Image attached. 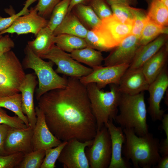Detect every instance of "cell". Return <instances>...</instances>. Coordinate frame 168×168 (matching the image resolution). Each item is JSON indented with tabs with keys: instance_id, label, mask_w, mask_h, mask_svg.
Returning <instances> with one entry per match:
<instances>
[{
	"instance_id": "1",
	"label": "cell",
	"mask_w": 168,
	"mask_h": 168,
	"mask_svg": "<svg viewBox=\"0 0 168 168\" xmlns=\"http://www.w3.org/2000/svg\"><path fill=\"white\" fill-rule=\"evenodd\" d=\"M66 86L49 91L38 100L49 128L62 141L93 139L96 133L86 85L79 78L68 77Z\"/></svg>"
},
{
	"instance_id": "2",
	"label": "cell",
	"mask_w": 168,
	"mask_h": 168,
	"mask_svg": "<svg viewBox=\"0 0 168 168\" xmlns=\"http://www.w3.org/2000/svg\"><path fill=\"white\" fill-rule=\"evenodd\" d=\"M125 140L122 154L128 161H132L136 168H151L156 166L161 157L159 139L148 132L137 136L130 129H123Z\"/></svg>"
},
{
	"instance_id": "3",
	"label": "cell",
	"mask_w": 168,
	"mask_h": 168,
	"mask_svg": "<svg viewBox=\"0 0 168 168\" xmlns=\"http://www.w3.org/2000/svg\"><path fill=\"white\" fill-rule=\"evenodd\" d=\"M118 110L114 121L123 129H132L139 136L149 132L144 92L134 95L122 94Z\"/></svg>"
},
{
	"instance_id": "4",
	"label": "cell",
	"mask_w": 168,
	"mask_h": 168,
	"mask_svg": "<svg viewBox=\"0 0 168 168\" xmlns=\"http://www.w3.org/2000/svg\"><path fill=\"white\" fill-rule=\"evenodd\" d=\"M109 85L110 91H105L95 83L86 85L97 130L105 126L109 120L114 121L118 114L122 94L119 91L117 85Z\"/></svg>"
},
{
	"instance_id": "5",
	"label": "cell",
	"mask_w": 168,
	"mask_h": 168,
	"mask_svg": "<svg viewBox=\"0 0 168 168\" xmlns=\"http://www.w3.org/2000/svg\"><path fill=\"white\" fill-rule=\"evenodd\" d=\"M22 65L24 68L34 70L38 80V87L35 94L38 100L43 95L50 91L65 87L68 83L66 76L61 77L53 68L54 63L47 62L34 53L26 45Z\"/></svg>"
},
{
	"instance_id": "6",
	"label": "cell",
	"mask_w": 168,
	"mask_h": 168,
	"mask_svg": "<svg viewBox=\"0 0 168 168\" xmlns=\"http://www.w3.org/2000/svg\"><path fill=\"white\" fill-rule=\"evenodd\" d=\"M22 64L11 50L0 56V97L19 92L26 74Z\"/></svg>"
},
{
	"instance_id": "7",
	"label": "cell",
	"mask_w": 168,
	"mask_h": 168,
	"mask_svg": "<svg viewBox=\"0 0 168 168\" xmlns=\"http://www.w3.org/2000/svg\"><path fill=\"white\" fill-rule=\"evenodd\" d=\"M40 57L52 61L57 66L55 70L57 73L68 77L79 79L89 74L93 70L74 60L70 54L61 49L55 44Z\"/></svg>"
},
{
	"instance_id": "8",
	"label": "cell",
	"mask_w": 168,
	"mask_h": 168,
	"mask_svg": "<svg viewBox=\"0 0 168 168\" xmlns=\"http://www.w3.org/2000/svg\"><path fill=\"white\" fill-rule=\"evenodd\" d=\"M85 150L90 168H108L111 159L112 149L110 135L104 126L97 130L91 146Z\"/></svg>"
},
{
	"instance_id": "9",
	"label": "cell",
	"mask_w": 168,
	"mask_h": 168,
	"mask_svg": "<svg viewBox=\"0 0 168 168\" xmlns=\"http://www.w3.org/2000/svg\"><path fill=\"white\" fill-rule=\"evenodd\" d=\"M93 139L82 142L74 138L67 141L58 161L66 168H90L85 149L92 144Z\"/></svg>"
},
{
	"instance_id": "10",
	"label": "cell",
	"mask_w": 168,
	"mask_h": 168,
	"mask_svg": "<svg viewBox=\"0 0 168 168\" xmlns=\"http://www.w3.org/2000/svg\"><path fill=\"white\" fill-rule=\"evenodd\" d=\"M168 87L167 65L156 78L149 84L147 90L149 94V105L147 110L154 122L161 121L165 111L161 109L160 103Z\"/></svg>"
},
{
	"instance_id": "11",
	"label": "cell",
	"mask_w": 168,
	"mask_h": 168,
	"mask_svg": "<svg viewBox=\"0 0 168 168\" xmlns=\"http://www.w3.org/2000/svg\"><path fill=\"white\" fill-rule=\"evenodd\" d=\"M133 25L122 22L113 14L102 20L100 26L96 29L112 50L131 34Z\"/></svg>"
},
{
	"instance_id": "12",
	"label": "cell",
	"mask_w": 168,
	"mask_h": 168,
	"mask_svg": "<svg viewBox=\"0 0 168 168\" xmlns=\"http://www.w3.org/2000/svg\"><path fill=\"white\" fill-rule=\"evenodd\" d=\"M129 65L122 64L104 67L101 66L93 69L91 73L81 77L79 79L85 85L89 83H95L100 89L108 85L114 84L118 85Z\"/></svg>"
},
{
	"instance_id": "13",
	"label": "cell",
	"mask_w": 168,
	"mask_h": 168,
	"mask_svg": "<svg viewBox=\"0 0 168 168\" xmlns=\"http://www.w3.org/2000/svg\"><path fill=\"white\" fill-rule=\"evenodd\" d=\"M48 21L38 14L35 7H31L28 14L18 17L9 27L0 32V35L32 33L36 36L42 28L47 26Z\"/></svg>"
},
{
	"instance_id": "14",
	"label": "cell",
	"mask_w": 168,
	"mask_h": 168,
	"mask_svg": "<svg viewBox=\"0 0 168 168\" xmlns=\"http://www.w3.org/2000/svg\"><path fill=\"white\" fill-rule=\"evenodd\" d=\"M139 38L130 34L110 51L104 60V66L130 64L141 46Z\"/></svg>"
},
{
	"instance_id": "15",
	"label": "cell",
	"mask_w": 168,
	"mask_h": 168,
	"mask_svg": "<svg viewBox=\"0 0 168 168\" xmlns=\"http://www.w3.org/2000/svg\"><path fill=\"white\" fill-rule=\"evenodd\" d=\"M35 109L37 120L31 139L33 151L45 150L58 146L62 141L55 136L49 130L42 111L38 106Z\"/></svg>"
},
{
	"instance_id": "16",
	"label": "cell",
	"mask_w": 168,
	"mask_h": 168,
	"mask_svg": "<svg viewBox=\"0 0 168 168\" xmlns=\"http://www.w3.org/2000/svg\"><path fill=\"white\" fill-rule=\"evenodd\" d=\"M35 73L26 74L19 87L22 99V110L27 116L30 127L34 129L37 118L34 106V96L35 87L38 84Z\"/></svg>"
},
{
	"instance_id": "17",
	"label": "cell",
	"mask_w": 168,
	"mask_h": 168,
	"mask_svg": "<svg viewBox=\"0 0 168 168\" xmlns=\"http://www.w3.org/2000/svg\"><path fill=\"white\" fill-rule=\"evenodd\" d=\"M33 131L30 127L23 129L12 128L7 133L4 145L6 154L19 152L25 154L32 151L31 139Z\"/></svg>"
},
{
	"instance_id": "18",
	"label": "cell",
	"mask_w": 168,
	"mask_h": 168,
	"mask_svg": "<svg viewBox=\"0 0 168 168\" xmlns=\"http://www.w3.org/2000/svg\"><path fill=\"white\" fill-rule=\"evenodd\" d=\"M113 120H110L105 126L109 133L111 143L112 154L108 168H129L130 164L122 156V150L125 137L121 127L114 125Z\"/></svg>"
},
{
	"instance_id": "19",
	"label": "cell",
	"mask_w": 168,
	"mask_h": 168,
	"mask_svg": "<svg viewBox=\"0 0 168 168\" xmlns=\"http://www.w3.org/2000/svg\"><path fill=\"white\" fill-rule=\"evenodd\" d=\"M149 85L141 68L132 69L128 68L117 86L122 94L134 95L147 91Z\"/></svg>"
},
{
	"instance_id": "20",
	"label": "cell",
	"mask_w": 168,
	"mask_h": 168,
	"mask_svg": "<svg viewBox=\"0 0 168 168\" xmlns=\"http://www.w3.org/2000/svg\"><path fill=\"white\" fill-rule=\"evenodd\" d=\"M167 34H162L148 44L141 46L128 69H132L142 68L145 62L167 43Z\"/></svg>"
},
{
	"instance_id": "21",
	"label": "cell",
	"mask_w": 168,
	"mask_h": 168,
	"mask_svg": "<svg viewBox=\"0 0 168 168\" xmlns=\"http://www.w3.org/2000/svg\"><path fill=\"white\" fill-rule=\"evenodd\" d=\"M168 55V46L166 43L142 66L143 72L149 84L156 78L167 65Z\"/></svg>"
},
{
	"instance_id": "22",
	"label": "cell",
	"mask_w": 168,
	"mask_h": 168,
	"mask_svg": "<svg viewBox=\"0 0 168 168\" xmlns=\"http://www.w3.org/2000/svg\"><path fill=\"white\" fill-rule=\"evenodd\" d=\"M88 30L72 11L68 13L53 31L55 36L62 34L74 35L84 38Z\"/></svg>"
},
{
	"instance_id": "23",
	"label": "cell",
	"mask_w": 168,
	"mask_h": 168,
	"mask_svg": "<svg viewBox=\"0 0 168 168\" xmlns=\"http://www.w3.org/2000/svg\"><path fill=\"white\" fill-rule=\"evenodd\" d=\"M54 36L53 31L46 26L40 30L35 39L28 41L27 45L34 53L40 57L55 44Z\"/></svg>"
},
{
	"instance_id": "24",
	"label": "cell",
	"mask_w": 168,
	"mask_h": 168,
	"mask_svg": "<svg viewBox=\"0 0 168 168\" xmlns=\"http://www.w3.org/2000/svg\"><path fill=\"white\" fill-rule=\"evenodd\" d=\"M70 54L74 60L84 63L92 69L102 66L104 60L101 52L88 46L75 50Z\"/></svg>"
},
{
	"instance_id": "25",
	"label": "cell",
	"mask_w": 168,
	"mask_h": 168,
	"mask_svg": "<svg viewBox=\"0 0 168 168\" xmlns=\"http://www.w3.org/2000/svg\"><path fill=\"white\" fill-rule=\"evenodd\" d=\"M71 11L88 30L97 28L101 24V20L89 5L77 4L73 7Z\"/></svg>"
},
{
	"instance_id": "26",
	"label": "cell",
	"mask_w": 168,
	"mask_h": 168,
	"mask_svg": "<svg viewBox=\"0 0 168 168\" xmlns=\"http://www.w3.org/2000/svg\"><path fill=\"white\" fill-rule=\"evenodd\" d=\"M54 41L59 48L70 53L75 50L87 46L84 38L69 34H62L54 36Z\"/></svg>"
},
{
	"instance_id": "27",
	"label": "cell",
	"mask_w": 168,
	"mask_h": 168,
	"mask_svg": "<svg viewBox=\"0 0 168 168\" xmlns=\"http://www.w3.org/2000/svg\"><path fill=\"white\" fill-rule=\"evenodd\" d=\"M147 16L149 20L162 27H167L168 7L159 0H151Z\"/></svg>"
},
{
	"instance_id": "28",
	"label": "cell",
	"mask_w": 168,
	"mask_h": 168,
	"mask_svg": "<svg viewBox=\"0 0 168 168\" xmlns=\"http://www.w3.org/2000/svg\"><path fill=\"white\" fill-rule=\"evenodd\" d=\"M0 107L4 108L14 112L21 119L27 127H30L27 116L22 110V99L21 93L0 97Z\"/></svg>"
},
{
	"instance_id": "29",
	"label": "cell",
	"mask_w": 168,
	"mask_h": 168,
	"mask_svg": "<svg viewBox=\"0 0 168 168\" xmlns=\"http://www.w3.org/2000/svg\"><path fill=\"white\" fill-rule=\"evenodd\" d=\"M167 33V27L161 26L148 19L139 38L140 44L141 46L145 45L160 35Z\"/></svg>"
},
{
	"instance_id": "30",
	"label": "cell",
	"mask_w": 168,
	"mask_h": 168,
	"mask_svg": "<svg viewBox=\"0 0 168 168\" xmlns=\"http://www.w3.org/2000/svg\"><path fill=\"white\" fill-rule=\"evenodd\" d=\"M71 0H62L53 9L47 25L53 31L60 24L68 13Z\"/></svg>"
},
{
	"instance_id": "31",
	"label": "cell",
	"mask_w": 168,
	"mask_h": 168,
	"mask_svg": "<svg viewBox=\"0 0 168 168\" xmlns=\"http://www.w3.org/2000/svg\"><path fill=\"white\" fill-rule=\"evenodd\" d=\"M45 151L40 149L25 154L16 168H40L45 157Z\"/></svg>"
},
{
	"instance_id": "32",
	"label": "cell",
	"mask_w": 168,
	"mask_h": 168,
	"mask_svg": "<svg viewBox=\"0 0 168 168\" xmlns=\"http://www.w3.org/2000/svg\"><path fill=\"white\" fill-rule=\"evenodd\" d=\"M131 9L133 19L131 34L139 38L142 31L148 20L147 14L142 9L135 8L131 6Z\"/></svg>"
},
{
	"instance_id": "33",
	"label": "cell",
	"mask_w": 168,
	"mask_h": 168,
	"mask_svg": "<svg viewBox=\"0 0 168 168\" xmlns=\"http://www.w3.org/2000/svg\"><path fill=\"white\" fill-rule=\"evenodd\" d=\"M88 46L100 52L110 51L105 40L96 29L88 30L84 38Z\"/></svg>"
},
{
	"instance_id": "34",
	"label": "cell",
	"mask_w": 168,
	"mask_h": 168,
	"mask_svg": "<svg viewBox=\"0 0 168 168\" xmlns=\"http://www.w3.org/2000/svg\"><path fill=\"white\" fill-rule=\"evenodd\" d=\"M67 141H62L58 146L45 150V156L40 168H54L56 161Z\"/></svg>"
},
{
	"instance_id": "35",
	"label": "cell",
	"mask_w": 168,
	"mask_h": 168,
	"mask_svg": "<svg viewBox=\"0 0 168 168\" xmlns=\"http://www.w3.org/2000/svg\"><path fill=\"white\" fill-rule=\"evenodd\" d=\"M113 13L121 21L133 24V15L131 6L121 4H113L110 6Z\"/></svg>"
},
{
	"instance_id": "36",
	"label": "cell",
	"mask_w": 168,
	"mask_h": 168,
	"mask_svg": "<svg viewBox=\"0 0 168 168\" xmlns=\"http://www.w3.org/2000/svg\"><path fill=\"white\" fill-rule=\"evenodd\" d=\"M37 0H26L24 7L19 12L7 17H3L0 16V32L9 27L19 17L28 14L29 12V7Z\"/></svg>"
},
{
	"instance_id": "37",
	"label": "cell",
	"mask_w": 168,
	"mask_h": 168,
	"mask_svg": "<svg viewBox=\"0 0 168 168\" xmlns=\"http://www.w3.org/2000/svg\"><path fill=\"white\" fill-rule=\"evenodd\" d=\"M88 5L101 20L113 14L111 8L105 0H91Z\"/></svg>"
},
{
	"instance_id": "38",
	"label": "cell",
	"mask_w": 168,
	"mask_h": 168,
	"mask_svg": "<svg viewBox=\"0 0 168 168\" xmlns=\"http://www.w3.org/2000/svg\"><path fill=\"white\" fill-rule=\"evenodd\" d=\"M24 154L19 152L5 156L0 155V168H16L22 161Z\"/></svg>"
},
{
	"instance_id": "39",
	"label": "cell",
	"mask_w": 168,
	"mask_h": 168,
	"mask_svg": "<svg viewBox=\"0 0 168 168\" xmlns=\"http://www.w3.org/2000/svg\"><path fill=\"white\" fill-rule=\"evenodd\" d=\"M2 124L16 128L23 129L28 127L17 116H9L5 110L0 107V124Z\"/></svg>"
},
{
	"instance_id": "40",
	"label": "cell",
	"mask_w": 168,
	"mask_h": 168,
	"mask_svg": "<svg viewBox=\"0 0 168 168\" xmlns=\"http://www.w3.org/2000/svg\"><path fill=\"white\" fill-rule=\"evenodd\" d=\"M62 0H38L37 4L35 7L38 14L46 19L50 17L54 7Z\"/></svg>"
},
{
	"instance_id": "41",
	"label": "cell",
	"mask_w": 168,
	"mask_h": 168,
	"mask_svg": "<svg viewBox=\"0 0 168 168\" xmlns=\"http://www.w3.org/2000/svg\"><path fill=\"white\" fill-rule=\"evenodd\" d=\"M14 46V42L9 35L2 36L0 39V56L11 50Z\"/></svg>"
},
{
	"instance_id": "42",
	"label": "cell",
	"mask_w": 168,
	"mask_h": 168,
	"mask_svg": "<svg viewBox=\"0 0 168 168\" xmlns=\"http://www.w3.org/2000/svg\"><path fill=\"white\" fill-rule=\"evenodd\" d=\"M12 127L7 124H0V155H6L4 148L5 142L10 129Z\"/></svg>"
},
{
	"instance_id": "43",
	"label": "cell",
	"mask_w": 168,
	"mask_h": 168,
	"mask_svg": "<svg viewBox=\"0 0 168 168\" xmlns=\"http://www.w3.org/2000/svg\"><path fill=\"white\" fill-rule=\"evenodd\" d=\"M109 5L121 4L131 6L137 4V0H105Z\"/></svg>"
},
{
	"instance_id": "44",
	"label": "cell",
	"mask_w": 168,
	"mask_h": 168,
	"mask_svg": "<svg viewBox=\"0 0 168 168\" xmlns=\"http://www.w3.org/2000/svg\"><path fill=\"white\" fill-rule=\"evenodd\" d=\"M154 167L156 168H168V155L161 156L156 165Z\"/></svg>"
},
{
	"instance_id": "45",
	"label": "cell",
	"mask_w": 168,
	"mask_h": 168,
	"mask_svg": "<svg viewBox=\"0 0 168 168\" xmlns=\"http://www.w3.org/2000/svg\"><path fill=\"white\" fill-rule=\"evenodd\" d=\"M91 1V0H71L68 13L71 12L72 8L76 5L79 4L88 5Z\"/></svg>"
},
{
	"instance_id": "46",
	"label": "cell",
	"mask_w": 168,
	"mask_h": 168,
	"mask_svg": "<svg viewBox=\"0 0 168 168\" xmlns=\"http://www.w3.org/2000/svg\"><path fill=\"white\" fill-rule=\"evenodd\" d=\"M168 7V0H159Z\"/></svg>"
},
{
	"instance_id": "47",
	"label": "cell",
	"mask_w": 168,
	"mask_h": 168,
	"mask_svg": "<svg viewBox=\"0 0 168 168\" xmlns=\"http://www.w3.org/2000/svg\"><path fill=\"white\" fill-rule=\"evenodd\" d=\"M2 35H0V39H1V37H2Z\"/></svg>"
}]
</instances>
